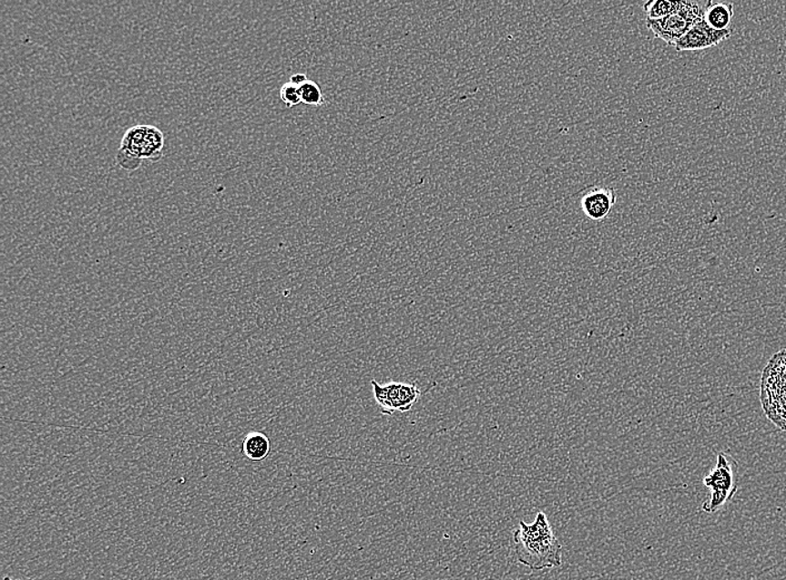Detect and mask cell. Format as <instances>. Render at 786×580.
<instances>
[{
	"mask_svg": "<svg viewBox=\"0 0 786 580\" xmlns=\"http://www.w3.org/2000/svg\"><path fill=\"white\" fill-rule=\"evenodd\" d=\"M518 563L531 570H546L561 566L562 546L546 514L538 513L536 522H520L513 533Z\"/></svg>",
	"mask_w": 786,
	"mask_h": 580,
	"instance_id": "obj_1",
	"label": "cell"
},
{
	"mask_svg": "<svg viewBox=\"0 0 786 580\" xmlns=\"http://www.w3.org/2000/svg\"><path fill=\"white\" fill-rule=\"evenodd\" d=\"M705 7L699 3L681 0V6L670 16L647 21V27L657 38L675 46V44L697 23L703 21Z\"/></svg>",
	"mask_w": 786,
	"mask_h": 580,
	"instance_id": "obj_2",
	"label": "cell"
},
{
	"mask_svg": "<svg viewBox=\"0 0 786 580\" xmlns=\"http://www.w3.org/2000/svg\"><path fill=\"white\" fill-rule=\"evenodd\" d=\"M736 473L738 471H736L735 461H730L726 454L720 453L716 468L704 479V484L711 491L710 499L703 504L705 513L719 512L734 498L739 489Z\"/></svg>",
	"mask_w": 786,
	"mask_h": 580,
	"instance_id": "obj_3",
	"label": "cell"
},
{
	"mask_svg": "<svg viewBox=\"0 0 786 580\" xmlns=\"http://www.w3.org/2000/svg\"><path fill=\"white\" fill-rule=\"evenodd\" d=\"M148 126H135L125 133L117 152V165L127 171H136L146 161Z\"/></svg>",
	"mask_w": 786,
	"mask_h": 580,
	"instance_id": "obj_4",
	"label": "cell"
},
{
	"mask_svg": "<svg viewBox=\"0 0 786 580\" xmlns=\"http://www.w3.org/2000/svg\"><path fill=\"white\" fill-rule=\"evenodd\" d=\"M731 29L726 31H716L703 21L697 23L693 27L675 44L677 52H697L703 49L717 46L721 42L731 36Z\"/></svg>",
	"mask_w": 786,
	"mask_h": 580,
	"instance_id": "obj_5",
	"label": "cell"
},
{
	"mask_svg": "<svg viewBox=\"0 0 786 580\" xmlns=\"http://www.w3.org/2000/svg\"><path fill=\"white\" fill-rule=\"evenodd\" d=\"M617 202L613 188L593 187L581 197V210L592 221L605 220Z\"/></svg>",
	"mask_w": 786,
	"mask_h": 580,
	"instance_id": "obj_6",
	"label": "cell"
},
{
	"mask_svg": "<svg viewBox=\"0 0 786 580\" xmlns=\"http://www.w3.org/2000/svg\"><path fill=\"white\" fill-rule=\"evenodd\" d=\"M385 386H387L389 398L392 401L394 411H400V412H408L416 404L420 396H422V392H420L416 384L392 382V383Z\"/></svg>",
	"mask_w": 786,
	"mask_h": 580,
	"instance_id": "obj_7",
	"label": "cell"
},
{
	"mask_svg": "<svg viewBox=\"0 0 786 580\" xmlns=\"http://www.w3.org/2000/svg\"><path fill=\"white\" fill-rule=\"evenodd\" d=\"M734 17V5L709 2L705 5L704 22L716 31L730 29Z\"/></svg>",
	"mask_w": 786,
	"mask_h": 580,
	"instance_id": "obj_8",
	"label": "cell"
},
{
	"mask_svg": "<svg viewBox=\"0 0 786 580\" xmlns=\"http://www.w3.org/2000/svg\"><path fill=\"white\" fill-rule=\"evenodd\" d=\"M243 453L250 461H261L271 453V441L261 432H250L243 443Z\"/></svg>",
	"mask_w": 786,
	"mask_h": 580,
	"instance_id": "obj_9",
	"label": "cell"
},
{
	"mask_svg": "<svg viewBox=\"0 0 786 580\" xmlns=\"http://www.w3.org/2000/svg\"><path fill=\"white\" fill-rule=\"evenodd\" d=\"M681 6V2H674V0H650L644 6L647 21H657L670 16L676 13Z\"/></svg>",
	"mask_w": 786,
	"mask_h": 580,
	"instance_id": "obj_10",
	"label": "cell"
},
{
	"mask_svg": "<svg viewBox=\"0 0 786 580\" xmlns=\"http://www.w3.org/2000/svg\"><path fill=\"white\" fill-rule=\"evenodd\" d=\"M301 103L310 107H319L323 104L324 97L320 86L313 81H306L300 87Z\"/></svg>",
	"mask_w": 786,
	"mask_h": 580,
	"instance_id": "obj_11",
	"label": "cell"
},
{
	"mask_svg": "<svg viewBox=\"0 0 786 580\" xmlns=\"http://www.w3.org/2000/svg\"><path fill=\"white\" fill-rule=\"evenodd\" d=\"M371 384H373L375 402H377L380 409H382V412L383 414L393 415L395 411L392 401H390L387 386L380 385L375 381L371 382Z\"/></svg>",
	"mask_w": 786,
	"mask_h": 580,
	"instance_id": "obj_12",
	"label": "cell"
},
{
	"mask_svg": "<svg viewBox=\"0 0 786 580\" xmlns=\"http://www.w3.org/2000/svg\"><path fill=\"white\" fill-rule=\"evenodd\" d=\"M280 97L288 107H298L301 103L299 86H294L291 82L285 83L281 87Z\"/></svg>",
	"mask_w": 786,
	"mask_h": 580,
	"instance_id": "obj_13",
	"label": "cell"
},
{
	"mask_svg": "<svg viewBox=\"0 0 786 580\" xmlns=\"http://www.w3.org/2000/svg\"><path fill=\"white\" fill-rule=\"evenodd\" d=\"M306 81H308V78H306V76H304V74H295V76H291L290 79V82L291 84H294V86L299 87L301 86H303Z\"/></svg>",
	"mask_w": 786,
	"mask_h": 580,
	"instance_id": "obj_14",
	"label": "cell"
},
{
	"mask_svg": "<svg viewBox=\"0 0 786 580\" xmlns=\"http://www.w3.org/2000/svg\"><path fill=\"white\" fill-rule=\"evenodd\" d=\"M3 580H22V579H13L11 577H5Z\"/></svg>",
	"mask_w": 786,
	"mask_h": 580,
	"instance_id": "obj_15",
	"label": "cell"
}]
</instances>
